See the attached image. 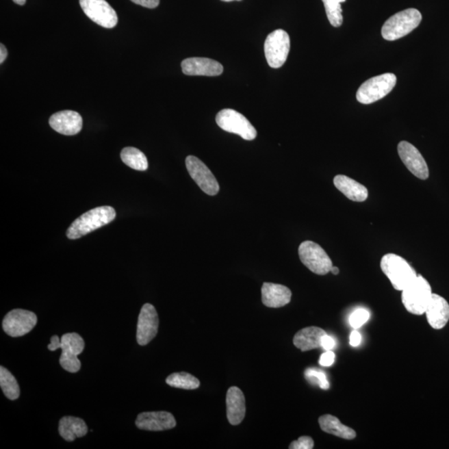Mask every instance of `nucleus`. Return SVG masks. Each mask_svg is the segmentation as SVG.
Listing matches in <instances>:
<instances>
[{
  "label": "nucleus",
  "instance_id": "1",
  "mask_svg": "<svg viewBox=\"0 0 449 449\" xmlns=\"http://www.w3.org/2000/svg\"><path fill=\"white\" fill-rule=\"evenodd\" d=\"M116 216L115 209L110 206L92 209L77 218L68 227L66 235L70 240L79 239L110 224L116 218Z\"/></svg>",
  "mask_w": 449,
  "mask_h": 449
},
{
  "label": "nucleus",
  "instance_id": "2",
  "mask_svg": "<svg viewBox=\"0 0 449 449\" xmlns=\"http://www.w3.org/2000/svg\"><path fill=\"white\" fill-rule=\"evenodd\" d=\"M422 14L416 9H408L391 16L382 27L385 40L394 41L408 36L420 25Z\"/></svg>",
  "mask_w": 449,
  "mask_h": 449
},
{
  "label": "nucleus",
  "instance_id": "3",
  "mask_svg": "<svg viewBox=\"0 0 449 449\" xmlns=\"http://www.w3.org/2000/svg\"><path fill=\"white\" fill-rule=\"evenodd\" d=\"M382 272L389 278L393 287L402 292L418 276L407 261L396 254H387L381 262Z\"/></svg>",
  "mask_w": 449,
  "mask_h": 449
},
{
  "label": "nucleus",
  "instance_id": "4",
  "mask_svg": "<svg viewBox=\"0 0 449 449\" xmlns=\"http://www.w3.org/2000/svg\"><path fill=\"white\" fill-rule=\"evenodd\" d=\"M432 295L431 285L420 274L402 290V302L409 313L421 316L425 313Z\"/></svg>",
  "mask_w": 449,
  "mask_h": 449
},
{
  "label": "nucleus",
  "instance_id": "5",
  "mask_svg": "<svg viewBox=\"0 0 449 449\" xmlns=\"http://www.w3.org/2000/svg\"><path fill=\"white\" fill-rule=\"evenodd\" d=\"M397 77L394 73H384L368 79L359 88L356 99L362 104H371L385 98L396 87Z\"/></svg>",
  "mask_w": 449,
  "mask_h": 449
},
{
  "label": "nucleus",
  "instance_id": "6",
  "mask_svg": "<svg viewBox=\"0 0 449 449\" xmlns=\"http://www.w3.org/2000/svg\"><path fill=\"white\" fill-rule=\"evenodd\" d=\"M216 122L222 130L238 134L245 140H254L257 136V131L249 120L238 111L230 108L220 110L216 115Z\"/></svg>",
  "mask_w": 449,
  "mask_h": 449
},
{
  "label": "nucleus",
  "instance_id": "7",
  "mask_svg": "<svg viewBox=\"0 0 449 449\" xmlns=\"http://www.w3.org/2000/svg\"><path fill=\"white\" fill-rule=\"evenodd\" d=\"M298 253L301 262L313 273L324 276L331 272L332 261L318 244L311 241L302 242Z\"/></svg>",
  "mask_w": 449,
  "mask_h": 449
},
{
  "label": "nucleus",
  "instance_id": "8",
  "mask_svg": "<svg viewBox=\"0 0 449 449\" xmlns=\"http://www.w3.org/2000/svg\"><path fill=\"white\" fill-rule=\"evenodd\" d=\"M265 54L267 63L272 68L282 67L290 53V40L287 32L277 29L267 36L265 42Z\"/></svg>",
  "mask_w": 449,
  "mask_h": 449
},
{
  "label": "nucleus",
  "instance_id": "9",
  "mask_svg": "<svg viewBox=\"0 0 449 449\" xmlns=\"http://www.w3.org/2000/svg\"><path fill=\"white\" fill-rule=\"evenodd\" d=\"M84 340L77 333H68L62 336L60 349L63 350L60 363L62 368L68 372L77 373L81 369V362L77 355L83 353Z\"/></svg>",
  "mask_w": 449,
  "mask_h": 449
},
{
  "label": "nucleus",
  "instance_id": "10",
  "mask_svg": "<svg viewBox=\"0 0 449 449\" xmlns=\"http://www.w3.org/2000/svg\"><path fill=\"white\" fill-rule=\"evenodd\" d=\"M79 3L84 14L95 24L106 29L117 25V13L106 0H79Z\"/></svg>",
  "mask_w": 449,
  "mask_h": 449
},
{
  "label": "nucleus",
  "instance_id": "11",
  "mask_svg": "<svg viewBox=\"0 0 449 449\" xmlns=\"http://www.w3.org/2000/svg\"><path fill=\"white\" fill-rule=\"evenodd\" d=\"M37 316L26 309H16L7 313L3 320V329L11 337L28 334L37 324Z\"/></svg>",
  "mask_w": 449,
  "mask_h": 449
},
{
  "label": "nucleus",
  "instance_id": "12",
  "mask_svg": "<svg viewBox=\"0 0 449 449\" xmlns=\"http://www.w3.org/2000/svg\"><path fill=\"white\" fill-rule=\"evenodd\" d=\"M185 166L190 176L207 195L215 196L220 191L218 180L204 162L194 156L185 158Z\"/></svg>",
  "mask_w": 449,
  "mask_h": 449
},
{
  "label": "nucleus",
  "instance_id": "13",
  "mask_svg": "<svg viewBox=\"0 0 449 449\" xmlns=\"http://www.w3.org/2000/svg\"><path fill=\"white\" fill-rule=\"evenodd\" d=\"M398 153L409 171L421 180H427L429 170L423 156L415 146L408 142L398 143Z\"/></svg>",
  "mask_w": 449,
  "mask_h": 449
},
{
  "label": "nucleus",
  "instance_id": "14",
  "mask_svg": "<svg viewBox=\"0 0 449 449\" xmlns=\"http://www.w3.org/2000/svg\"><path fill=\"white\" fill-rule=\"evenodd\" d=\"M159 320L156 309L151 304H145L138 316L137 340L142 346H146L156 337Z\"/></svg>",
  "mask_w": 449,
  "mask_h": 449
},
{
  "label": "nucleus",
  "instance_id": "15",
  "mask_svg": "<svg viewBox=\"0 0 449 449\" xmlns=\"http://www.w3.org/2000/svg\"><path fill=\"white\" fill-rule=\"evenodd\" d=\"M49 125L57 133L66 136H73L82 130L83 118L79 112L71 110L61 111L50 117Z\"/></svg>",
  "mask_w": 449,
  "mask_h": 449
},
{
  "label": "nucleus",
  "instance_id": "16",
  "mask_svg": "<svg viewBox=\"0 0 449 449\" xmlns=\"http://www.w3.org/2000/svg\"><path fill=\"white\" fill-rule=\"evenodd\" d=\"M136 425L142 431H164L175 428L177 422L171 413L144 412L138 414Z\"/></svg>",
  "mask_w": 449,
  "mask_h": 449
},
{
  "label": "nucleus",
  "instance_id": "17",
  "mask_svg": "<svg viewBox=\"0 0 449 449\" xmlns=\"http://www.w3.org/2000/svg\"><path fill=\"white\" fill-rule=\"evenodd\" d=\"M184 75L188 76H219L223 73V66L218 61L207 57H190L181 62Z\"/></svg>",
  "mask_w": 449,
  "mask_h": 449
},
{
  "label": "nucleus",
  "instance_id": "18",
  "mask_svg": "<svg viewBox=\"0 0 449 449\" xmlns=\"http://www.w3.org/2000/svg\"><path fill=\"white\" fill-rule=\"evenodd\" d=\"M428 322L435 330H441L449 320V305L444 297L433 294L425 311Z\"/></svg>",
  "mask_w": 449,
  "mask_h": 449
},
{
  "label": "nucleus",
  "instance_id": "19",
  "mask_svg": "<svg viewBox=\"0 0 449 449\" xmlns=\"http://www.w3.org/2000/svg\"><path fill=\"white\" fill-rule=\"evenodd\" d=\"M262 303L267 307L281 308L292 300V293L285 285L268 283L263 284L261 288Z\"/></svg>",
  "mask_w": 449,
  "mask_h": 449
},
{
  "label": "nucleus",
  "instance_id": "20",
  "mask_svg": "<svg viewBox=\"0 0 449 449\" xmlns=\"http://www.w3.org/2000/svg\"><path fill=\"white\" fill-rule=\"evenodd\" d=\"M227 414L229 423L238 425L246 415V400L242 391L238 387H231L227 394Z\"/></svg>",
  "mask_w": 449,
  "mask_h": 449
},
{
  "label": "nucleus",
  "instance_id": "21",
  "mask_svg": "<svg viewBox=\"0 0 449 449\" xmlns=\"http://www.w3.org/2000/svg\"><path fill=\"white\" fill-rule=\"evenodd\" d=\"M335 187L344 196L353 201L363 203L368 198V189L365 185L359 183L352 178L344 175H338L334 178Z\"/></svg>",
  "mask_w": 449,
  "mask_h": 449
},
{
  "label": "nucleus",
  "instance_id": "22",
  "mask_svg": "<svg viewBox=\"0 0 449 449\" xmlns=\"http://www.w3.org/2000/svg\"><path fill=\"white\" fill-rule=\"evenodd\" d=\"M326 335L323 329L311 326L302 329L294 337L293 343L301 351H309L321 347V340Z\"/></svg>",
  "mask_w": 449,
  "mask_h": 449
},
{
  "label": "nucleus",
  "instance_id": "23",
  "mask_svg": "<svg viewBox=\"0 0 449 449\" xmlns=\"http://www.w3.org/2000/svg\"><path fill=\"white\" fill-rule=\"evenodd\" d=\"M59 431L64 439L68 442H73L77 437H82L87 435L88 426L79 418L64 417L60 421Z\"/></svg>",
  "mask_w": 449,
  "mask_h": 449
},
{
  "label": "nucleus",
  "instance_id": "24",
  "mask_svg": "<svg viewBox=\"0 0 449 449\" xmlns=\"http://www.w3.org/2000/svg\"><path fill=\"white\" fill-rule=\"evenodd\" d=\"M319 424L324 432L342 437V439L350 440L354 439L356 437L354 429L344 425L338 418L331 415V414L321 416L319 419Z\"/></svg>",
  "mask_w": 449,
  "mask_h": 449
},
{
  "label": "nucleus",
  "instance_id": "25",
  "mask_svg": "<svg viewBox=\"0 0 449 449\" xmlns=\"http://www.w3.org/2000/svg\"><path fill=\"white\" fill-rule=\"evenodd\" d=\"M121 159L129 168L137 171H146L149 168V162L145 154L135 148L123 149L121 152Z\"/></svg>",
  "mask_w": 449,
  "mask_h": 449
},
{
  "label": "nucleus",
  "instance_id": "26",
  "mask_svg": "<svg viewBox=\"0 0 449 449\" xmlns=\"http://www.w3.org/2000/svg\"><path fill=\"white\" fill-rule=\"evenodd\" d=\"M0 386L5 396L10 400H15L21 396V389L16 379L9 370L0 367Z\"/></svg>",
  "mask_w": 449,
  "mask_h": 449
},
{
  "label": "nucleus",
  "instance_id": "27",
  "mask_svg": "<svg viewBox=\"0 0 449 449\" xmlns=\"http://www.w3.org/2000/svg\"><path fill=\"white\" fill-rule=\"evenodd\" d=\"M166 383L173 388L183 389H196L200 386L198 379L193 375L185 372L174 373L169 375L166 379Z\"/></svg>",
  "mask_w": 449,
  "mask_h": 449
},
{
  "label": "nucleus",
  "instance_id": "28",
  "mask_svg": "<svg viewBox=\"0 0 449 449\" xmlns=\"http://www.w3.org/2000/svg\"><path fill=\"white\" fill-rule=\"evenodd\" d=\"M327 18L332 26L338 28L343 24L342 3L336 0H322Z\"/></svg>",
  "mask_w": 449,
  "mask_h": 449
},
{
  "label": "nucleus",
  "instance_id": "29",
  "mask_svg": "<svg viewBox=\"0 0 449 449\" xmlns=\"http://www.w3.org/2000/svg\"><path fill=\"white\" fill-rule=\"evenodd\" d=\"M305 376L311 384L319 385L322 389H330V383L328 381L326 375L322 371L316 369H308L305 370Z\"/></svg>",
  "mask_w": 449,
  "mask_h": 449
},
{
  "label": "nucleus",
  "instance_id": "30",
  "mask_svg": "<svg viewBox=\"0 0 449 449\" xmlns=\"http://www.w3.org/2000/svg\"><path fill=\"white\" fill-rule=\"evenodd\" d=\"M369 319L370 313L365 309H359L352 313L350 318V323L352 327L359 329L365 324Z\"/></svg>",
  "mask_w": 449,
  "mask_h": 449
},
{
  "label": "nucleus",
  "instance_id": "31",
  "mask_svg": "<svg viewBox=\"0 0 449 449\" xmlns=\"http://www.w3.org/2000/svg\"><path fill=\"white\" fill-rule=\"evenodd\" d=\"M313 448V440L311 437L303 436L290 444V449H312Z\"/></svg>",
  "mask_w": 449,
  "mask_h": 449
},
{
  "label": "nucleus",
  "instance_id": "32",
  "mask_svg": "<svg viewBox=\"0 0 449 449\" xmlns=\"http://www.w3.org/2000/svg\"><path fill=\"white\" fill-rule=\"evenodd\" d=\"M335 355L334 352L329 350L325 352L320 358V365L324 367H330L334 363Z\"/></svg>",
  "mask_w": 449,
  "mask_h": 449
},
{
  "label": "nucleus",
  "instance_id": "33",
  "mask_svg": "<svg viewBox=\"0 0 449 449\" xmlns=\"http://www.w3.org/2000/svg\"><path fill=\"white\" fill-rule=\"evenodd\" d=\"M335 346V339L332 338L331 336L324 335L323 336L322 340H321V347L323 348L324 350L329 351L334 349Z\"/></svg>",
  "mask_w": 449,
  "mask_h": 449
},
{
  "label": "nucleus",
  "instance_id": "34",
  "mask_svg": "<svg viewBox=\"0 0 449 449\" xmlns=\"http://www.w3.org/2000/svg\"><path fill=\"white\" fill-rule=\"evenodd\" d=\"M131 2L149 9H155L159 5L160 0H131Z\"/></svg>",
  "mask_w": 449,
  "mask_h": 449
},
{
  "label": "nucleus",
  "instance_id": "35",
  "mask_svg": "<svg viewBox=\"0 0 449 449\" xmlns=\"http://www.w3.org/2000/svg\"><path fill=\"white\" fill-rule=\"evenodd\" d=\"M361 335L358 331H354L351 333L350 338V344L353 347H357L361 344Z\"/></svg>",
  "mask_w": 449,
  "mask_h": 449
},
{
  "label": "nucleus",
  "instance_id": "36",
  "mask_svg": "<svg viewBox=\"0 0 449 449\" xmlns=\"http://www.w3.org/2000/svg\"><path fill=\"white\" fill-rule=\"evenodd\" d=\"M61 339L57 335H53L51 338V343L48 346V349L51 351L60 349Z\"/></svg>",
  "mask_w": 449,
  "mask_h": 449
},
{
  "label": "nucleus",
  "instance_id": "37",
  "mask_svg": "<svg viewBox=\"0 0 449 449\" xmlns=\"http://www.w3.org/2000/svg\"><path fill=\"white\" fill-rule=\"evenodd\" d=\"M8 56L7 49L3 44H0V64H3Z\"/></svg>",
  "mask_w": 449,
  "mask_h": 449
},
{
  "label": "nucleus",
  "instance_id": "38",
  "mask_svg": "<svg viewBox=\"0 0 449 449\" xmlns=\"http://www.w3.org/2000/svg\"><path fill=\"white\" fill-rule=\"evenodd\" d=\"M331 272H332V274H335V276H336V274H338L339 273V270L338 267L332 266Z\"/></svg>",
  "mask_w": 449,
  "mask_h": 449
},
{
  "label": "nucleus",
  "instance_id": "39",
  "mask_svg": "<svg viewBox=\"0 0 449 449\" xmlns=\"http://www.w3.org/2000/svg\"><path fill=\"white\" fill-rule=\"evenodd\" d=\"M13 1L19 5H25L26 3V0H13Z\"/></svg>",
  "mask_w": 449,
  "mask_h": 449
},
{
  "label": "nucleus",
  "instance_id": "40",
  "mask_svg": "<svg viewBox=\"0 0 449 449\" xmlns=\"http://www.w3.org/2000/svg\"><path fill=\"white\" fill-rule=\"evenodd\" d=\"M224 2L242 1V0H222Z\"/></svg>",
  "mask_w": 449,
  "mask_h": 449
},
{
  "label": "nucleus",
  "instance_id": "41",
  "mask_svg": "<svg viewBox=\"0 0 449 449\" xmlns=\"http://www.w3.org/2000/svg\"><path fill=\"white\" fill-rule=\"evenodd\" d=\"M336 1L342 3L346 2V0H336Z\"/></svg>",
  "mask_w": 449,
  "mask_h": 449
}]
</instances>
